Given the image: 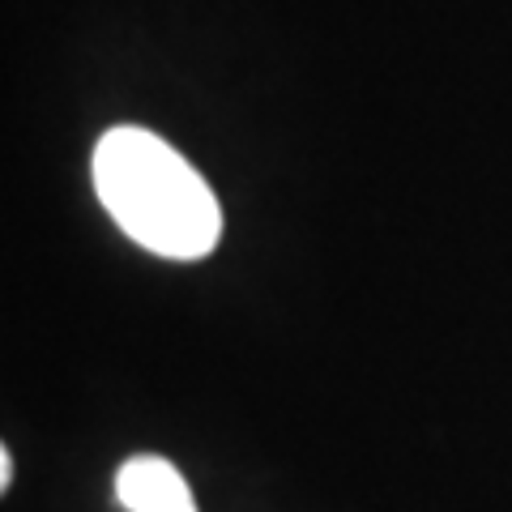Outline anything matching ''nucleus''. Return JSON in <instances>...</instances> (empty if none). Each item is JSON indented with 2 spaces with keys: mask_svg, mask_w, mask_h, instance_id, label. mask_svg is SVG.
<instances>
[{
  "mask_svg": "<svg viewBox=\"0 0 512 512\" xmlns=\"http://www.w3.org/2000/svg\"><path fill=\"white\" fill-rule=\"evenodd\" d=\"M94 188L116 227L171 261H197L222 235L214 188L150 128L120 124L94 146Z\"/></svg>",
  "mask_w": 512,
  "mask_h": 512,
  "instance_id": "obj_1",
  "label": "nucleus"
},
{
  "mask_svg": "<svg viewBox=\"0 0 512 512\" xmlns=\"http://www.w3.org/2000/svg\"><path fill=\"white\" fill-rule=\"evenodd\" d=\"M116 495L128 512H197L184 474L167 457H128L116 470Z\"/></svg>",
  "mask_w": 512,
  "mask_h": 512,
  "instance_id": "obj_2",
  "label": "nucleus"
},
{
  "mask_svg": "<svg viewBox=\"0 0 512 512\" xmlns=\"http://www.w3.org/2000/svg\"><path fill=\"white\" fill-rule=\"evenodd\" d=\"M13 483V457H9V448L0 453V487H9Z\"/></svg>",
  "mask_w": 512,
  "mask_h": 512,
  "instance_id": "obj_3",
  "label": "nucleus"
}]
</instances>
